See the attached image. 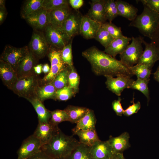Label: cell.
Returning a JSON list of instances; mask_svg holds the SVG:
<instances>
[{
  "mask_svg": "<svg viewBox=\"0 0 159 159\" xmlns=\"http://www.w3.org/2000/svg\"><path fill=\"white\" fill-rule=\"evenodd\" d=\"M150 79L142 80L138 79L133 80L130 88L137 90L142 93L147 99L148 102L150 100L148 84Z\"/></svg>",
  "mask_w": 159,
  "mask_h": 159,
  "instance_id": "e575fe53",
  "label": "cell"
},
{
  "mask_svg": "<svg viewBox=\"0 0 159 159\" xmlns=\"http://www.w3.org/2000/svg\"><path fill=\"white\" fill-rule=\"evenodd\" d=\"M48 57L51 64L49 72L40 80L41 83H46L52 82L55 77L66 67L61 57V50L55 49H49Z\"/></svg>",
  "mask_w": 159,
  "mask_h": 159,
  "instance_id": "8992f818",
  "label": "cell"
},
{
  "mask_svg": "<svg viewBox=\"0 0 159 159\" xmlns=\"http://www.w3.org/2000/svg\"><path fill=\"white\" fill-rule=\"evenodd\" d=\"M132 40L126 36L114 39L110 44L105 48L104 52L115 58L118 54L122 53L129 44Z\"/></svg>",
  "mask_w": 159,
  "mask_h": 159,
  "instance_id": "603a6c76",
  "label": "cell"
},
{
  "mask_svg": "<svg viewBox=\"0 0 159 159\" xmlns=\"http://www.w3.org/2000/svg\"><path fill=\"white\" fill-rule=\"evenodd\" d=\"M130 135L128 133L124 132L119 136L113 137L110 135L107 141L113 154L123 152L130 146L129 142Z\"/></svg>",
  "mask_w": 159,
  "mask_h": 159,
  "instance_id": "7402d4cb",
  "label": "cell"
},
{
  "mask_svg": "<svg viewBox=\"0 0 159 159\" xmlns=\"http://www.w3.org/2000/svg\"><path fill=\"white\" fill-rule=\"evenodd\" d=\"M72 43V39L61 50V57L63 62L69 67L73 66Z\"/></svg>",
  "mask_w": 159,
  "mask_h": 159,
  "instance_id": "60d3db41",
  "label": "cell"
},
{
  "mask_svg": "<svg viewBox=\"0 0 159 159\" xmlns=\"http://www.w3.org/2000/svg\"><path fill=\"white\" fill-rule=\"evenodd\" d=\"M48 13V11L42 7L29 14L25 19L34 28L42 29L49 24Z\"/></svg>",
  "mask_w": 159,
  "mask_h": 159,
  "instance_id": "e0dca14e",
  "label": "cell"
},
{
  "mask_svg": "<svg viewBox=\"0 0 159 159\" xmlns=\"http://www.w3.org/2000/svg\"><path fill=\"white\" fill-rule=\"evenodd\" d=\"M76 93L71 87L67 86L56 91L54 100L66 101L74 96Z\"/></svg>",
  "mask_w": 159,
  "mask_h": 159,
  "instance_id": "74e56055",
  "label": "cell"
},
{
  "mask_svg": "<svg viewBox=\"0 0 159 159\" xmlns=\"http://www.w3.org/2000/svg\"><path fill=\"white\" fill-rule=\"evenodd\" d=\"M95 39L105 48L107 47L114 39L102 26L97 31Z\"/></svg>",
  "mask_w": 159,
  "mask_h": 159,
  "instance_id": "836d02e7",
  "label": "cell"
},
{
  "mask_svg": "<svg viewBox=\"0 0 159 159\" xmlns=\"http://www.w3.org/2000/svg\"><path fill=\"white\" fill-rule=\"evenodd\" d=\"M96 119L93 111L90 109L86 115L76 123L72 129L73 133L79 130L95 129Z\"/></svg>",
  "mask_w": 159,
  "mask_h": 159,
  "instance_id": "d4e9b609",
  "label": "cell"
},
{
  "mask_svg": "<svg viewBox=\"0 0 159 159\" xmlns=\"http://www.w3.org/2000/svg\"><path fill=\"white\" fill-rule=\"evenodd\" d=\"M82 55L90 62L93 72L97 75L114 77L122 74L131 77L133 76L129 67L120 60L117 59L95 46L83 51Z\"/></svg>",
  "mask_w": 159,
  "mask_h": 159,
  "instance_id": "6da1fadb",
  "label": "cell"
},
{
  "mask_svg": "<svg viewBox=\"0 0 159 159\" xmlns=\"http://www.w3.org/2000/svg\"><path fill=\"white\" fill-rule=\"evenodd\" d=\"M131 39V44L120 54V60L129 67L138 63L143 52L142 45L143 37L139 36Z\"/></svg>",
  "mask_w": 159,
  "mask_h": 159,
  "instance_id": "5b68a950",
  "label": "cell"
},
{
  "mask_svg": "<svg viewBox=\"0 0 159 159\" xmlns=\"http://www.w3.org/2000/svg\"><path fill=\"white\" fill-rule=\"evenodd\" d=\"M143 6L142 13L131 21L129 26L137 28L142 35L151 40L159 24V13Z\"/></svg>",
  "mask_w": 159,
  "mask_h": 159,
  "instance_id": "3957f363",
  "label": "cell"
},
{
  "mask_svg": "<svg viewBox=\"0 0 159 159\" xmlns=\"http://www.w3.org/2000/svg\"><path fill=\"white\" fill-rule=\"evenodd\" d=\"M111 159H125L122 153H118L113 155Z\"/></svg>",
  "mask_w": 159,
  "mask_h": 159,
  "instance_id": "f5cc1de1",
  "label": "cell"
},
{
  "mask_svg": "<svg viewBox=\"0 0 159 159\" xmlns=\"http://www.w3.org/2000/svg\"><path fill=\"white\" fill-rule=\"evenodd\" d=\"M153 75L155 79L159 82V66L155 72L153 74Z\"/></svg>",
  "mask_w": 159,
  "mask_h": 159,
  "instance_id": "db71d44e",
  "label": "cell"
},
{
  "mask_svg": "<svg viewBox=\"0 0 159 159\" xmlns=\"http://www.w3.org/2000/svg\"><path fill=\"white\" fill-rule=\"evenodd\" d=\"M0 7H5L4 6V0H0Z\"/></svg>",
  "mask_w": 159,
  "mask_h": 159,
  "instance_id": "11a10c76",
  "label": "cell"
},
{
  "mask_svg": "<svg viewBox=\"0 0 159 159\" xmlns=\"http://www.w3.org/2000/svg\"><path fill=\"white\" fill-rule=\"evenodd\" d=\"M0 77L3 83L11 90L18 80L15 71L9 64L0 60Z\"/></svg>",
  "mask_w": 159,
  "mask_h": 159,
  "instance_id": "ac0fdd59",
  "label": "cell"
},
{
  "mask_svg": "<svg viewBox=\"0 0 159 159\" xmlns=\"http://www.w3.org/2000/svg\"><path fill=\"white\" fill-rule=\"evenodd\" d=\"M143 43L145 45V49L137 64L145 65L151 69L159 59V49L153 43H147L144 39Z\"/></svg>",
  "mask_w": 159,
  "mask_h": 159,
  "instance_id": "4fadbf2b",
  "label": "cell"
},
{
  "mask_svg": "<svg viewBox=\"0 0 159 159\" xmlns=\"http://www.w3.org/2000/svg\"><path fill=\"white\" fill-rule=\"evenodd\" d=\"M137 2H141L143 5H145L153 10L159 13V0H140Z\"/></svg>",
  "mask_w": 159,
  "mask_h": 159,
  "instance_id": "ee69618b",
  "label": "cell"
},
{
  "mask_svg": "<svg viewBox=\"0 0 159 159\" xmlns=\"http://www.w3.org/2000/svg\"><path fill=\"white\" fill-rule=\"evenodd\" d=\"M87 108L73 105H68L64 110L68 118V121L76 123L83 117L89 111Z\"/></svg>",
  "mask_w": 159,
  "mask_h": 159,
  "instance_id": "83f0119b",
  "label": "cell"
},
{
  "mask_svg": "<svg viewBox=\"0 0 159 159\" xmlns=\"http://www.w3.org/2000/svg\"><path fill=\"white\" fill-rule=\"evenodd\" d=\"M83 16L78 11H72L61 28L62 31L66 34L71 39L80 34V26Z\"/></svg>",
  "mask_w": 159,
  "mask_h": 159,
  "instance_id": "8fae6325",
  "label": "cell"
},
{
  "mask_svg": "<svg viewBox=\"0 0 159 159\" xmlns=\"http://www.w3.org/2000/svg\"><path fill=\"white\" fill-rule=\"evenodd\" d=\"M50 68L48 64L43 65L42 68V71L45 74H47L50 71Z\"/></svg>",
  "mask_w": 159,
  "mask_h": 159,
  "instance_id": "816d5d0a",
  "label": "cell"
},
{
  "mask_svg": "<svg viewBox=\"0 0 159 159\" xmlns=\"http://www.w3.org/2000/svg\"><path fill=\"white\" fill-rule=\"evenodd\" d=\"M117 9L118 16L132 21L137 16L138 9L128 2L121 0L115 1Z\"/></svg>",
  "mask_w": 159,
  "mask_h": 159,
  "instance_id": "cb8c5ba5",
  "label": "cell"
},
{
  "mask_svg": "<svg viewBox=\"0 0 159 159\" xmlns=\"http://www.w3.org/2000/svg\"><path fill=\"white\" fill-rule=\"evenodd\" d=\"M69 4V0H44L42 7L50 11L68 6Z\"/></svg>",
  "mask_w": 159,
  "mask_h": 159,
  "instance_id": "f35d334b",
  "label": "cell"
},
{
  "mask_svg": "<svg viewBox=\"0 0 159 159\" xmlns=\"http://www.w3.org/2000/svg\"><path fill=\"white\" fill-rule=\"evenodd\" d=\"M129 69L133 75H136L138 79H150L151 74V69L145 65L137 64L132 67H129Z\"/></svg>",
  "mask_w": 159,
  "mask_h": 159,
  "instance_id": "1f68e13d",
  "label": "cell"
},
{
  "mask_svg": "<svg viewBox=\"0 0 159 159\" xmlns=\"http://www.w3.org/2000/svg\"><path fill=\"white\" fill-rule=\"evenodd\" d=\"M50 112L51 117L49 122L53 125L58 126V125L61 122L68 121L67 115L64 110L57 109Z\"/></svg>",
  "mask_w": 159,
  "mask_h": 159,
  "instance_id": "8d00e7d4",
  "label": "cell"
},
{
  "mask_svg": "<svg viewBox=\"0 0 159 159\" xmlns=\"http://www.w3.org/2000/svg\"><path fill=\"white\" fill-rule=\"evenodd\" d=\"M43 65L42 64H37L34 67V71L36 74L38 75L39 74L42 72Z\"/></svg>",
  "mask_w": 159,
  "mask_h": 159,
  "instance_id": "681fc988",
  "label": "cell"
},
{
  "mask_svg": "<svg viewBox=\"0 0 159 159\" xmlns=\"http://www.w3.org/2000/svg\"><path fill=\"white\" fill-rule=\"evenodd\" d=\"M42 145L33 134L23 142L17 151V159H28L41 150Z\"/></svg>",
  "mask_w": 159,
  "mask_h": 159,
  "instance_id": "30bf717a",
  "label": "cell"
},
{
  "mask_svg": "<svg viewBox=\"0 0 159 159\" xmlns=\"http://www.w3.org/2000/svg\"><path fill=\"white\" fill-rule=\"evenodd\" d=\"M29 50V49L26 46L17 48L7 45L1 55L0 60L10 64L16 72L19 63Z\"/></svg>",
  "mask_w": 159,
  "mask_h": 159,
  "instance_id": "52a82bcc",
  "label": "cell"
},
{
  "mask_svg": "<svg viewBox=\"0 0 159 159\" xmlns=\"http://www.w3.org/2000/svg\"><path fill=\"white\" fill-rule=\"evenodd\" d=\"M87 15L91 19L101 24L106 22L107 19L105 8L104 0H92Z\"/></svg>",
  "mask_w": 159,
  "mask_h": 159,
  "instance_id": "d6986e66",
  "label": "cell"
},
{
  "mask_svg": "<svg viewBox=\"0 0 159 159\" xmlns=\"http://www.w3.org/2000/svg\"><path fill=\"white\" fill-rule=\"evenodd\" d=\"M32 104L38 116L39 122H49L51 117L50 111L47 109L42 102L36 97L28 100Z\"/></svg>",
  "mask_w": 159,
  "mask_h": 159,
  "instance_id": "4316f807",
  "label": "cell"
},
{
  "mask_svg": "<svg viewBox=\"0 0 159 159\" xmlns=\"http://www.w3.org/2000/svg\"><path fill=\"white\" fill-rule=\"evenodd\" d=\"M102 26L107 31L114 39L124 36L121 27L117 26L111 22H106L102 24Z\"/></svg>",
  "mask_w": 159,
  "mask_h": 159,
  "instance_id": "b9f144b4",
  "label": "cell"
},
{
  "mask_svg": "<svg viewBox=\"0 0 159 159\" xmlns=\"http://www.w3.org/2000/svg\"><path fill=\"white\" fill-rule=\"evenodd\" d=\"M44 0H26L23 6L21 14L23 18L26 19L30 14L42 6Z\"/></svg>",
  "mask_w": 159,
  "mask_h": 159,
  "instance_id": "4dcf8cb0",
  "label": "cell"
},
{
  "mask_svg": "<svg viewBox=\"0 0 159 159\" xmlns=\"http://www.w3.org/2000/svg\"><path fill=\"white\" fill-rule=\"evenodd\" d=\"M102 24L91 19L87 15L83 16L80 26V34L86 39H95Z\"/></svg>",
  "mask_w": 159,
  "mask_h": 159,
  "instance_id": "2e32d148",
  "label": "cell"
},
{
  "mask_svg": "<svg viewBox=\"0 0 159 159\" xmlns=\"http://www.w3.org/2000/svg\"><path fill=\"white\" fill-rule=\"evenodd\" d=\"M57 90L52 82L44 84L40 82L37 90L35 97L42 102L47 99L54 100Z\"/></svg>",
  "mask_w": 159,
  "mask_h": 159,
  "instance_id": "484cf974",
  "label": "cell"
},
{
  "mask_svg": "<svg viewBox=\"0 0 159 159\" xmlns=\"http://www.w3.org/2000/svg\"><path fill=\"white\" fill-rule=\"evenodd\" d=\"M5 9L4 7H0V24L4 20L5 16Z\"/></svg>",
  "mask_w": 159,
  "mask_h": 159,
  "instance_id": "f907efd6",
  "label": "cell"
},
{
  "mask_svg": "<svg viewBox=\"0 0 159 159\" xmlns=\"http://www.w3.org/2000/svg\"><path fill=\"white\" fill-rule=\"evenodd\" d=\"M92 159H111L113 155L107 141L100 140L91 147Z\"/></svg>",
  "mask_w": 159,
  "mask_h": 159,
  "instance_id": "44dd1931",
  "label": "cell"
},
{
  "mask_svg": "<svg viewBox=\"0 0 159 159\" xmlns=\"http://www.w3.org/2000/svg\"><path fill=\"white\" fill-rule=\"evenodd\" d=\"M65 159H92L91 147L80 143Z\"/></svg>",
  "mask_w": 159,
  "mask_h": 159,
  "instance_id": "f546056e",
  "label": "cell"
},
{
  "mask_svg": "<svg viewBox=\"0 0 159 159\" xmlns=\"http://www.w3.org/2000/svg\"><path fill=\"white\" fill-rule=\"evenodd\" d=\"M83 0H69V4L72 7L76 10L80 8L84 3Z\"/></svg>",
  "mask_w": 159,
  "mask_h": 159,
  "instance_id": "7dc6e473",
  "label": "cell"
},
{
  "mask_svg": "<svg viewBox=\"0 0 159 159\" xmlns=\"http://www.w3.org/2000/svg\"></svg>",
  "mask_w": 159,
  "mask_h": 159,
  "instance_id": "9f6ffc18",
  "label": "cell"
},
{
  "mask_svg": "<svg viewBox=\"0 0 159 159\" xmlns=\"http://www.w3.org/2000/svg\"><path fill=\"white\" fill-rule=\"evenodd\" d=\"M80 143L72 136L65 135L59 129L41 150L54 159H65Z\"/></svg>",
  "mask_w": 159,
  "mask_h": 159,
  "instance_id": "7a4b0ae2",
  "label": "cell"
},
{
  "mask_svg": "<svg viewBox=\"0 0 159 159\" xmlns=\"http://www.w3.org/2000/svg\"><path fill=\"white\" fill-rule=\"evenodd\" d=\"M106 78L105 84L107 88L110 91L120 96L121 93L125 88H130L134 80L131 77L125 75H119L116 78L110 75L105 76Z\"/></svg>",
  "mask_w": 159,
  "mask_h": 159,
  "instance_id": "9c48e42d",
  "label": "cell"
},
{
  "mask_svg": "<svg viewBox=\"0 0 159 159\" xmlns=\"http://www.w3.org/2000/svg\"><path fill=\"white\" fill-rule=\"evenodd\" d=\"M73 134L78 136L80 143L90 147L100 140L95 129L79 130Z\"/></svg>",
  "mask_w": 159,
  "mask_h": 159,
  "instance_id": "f1b7e54d",
  "label": "cell"
},
{
  "mask_svg": "<svg viewBox=\"0 0 159 159\" xmlns=\"http://www.w3.org/2000/svg\"><path fill=\"white\" fill-rule=\"evenodd\" d=\"M104 3L107 20L111 22L118 16L115 1L114 0H104Z\"/></svg>",
  "mask_w": 159,
  "mask_h": 159,
  "instance_id": "d590c367",
  "label": "cell"
},
{
  "mask_svg": "<svg viewBox=\"0 0 159 159\" xmlns=\"http://www.w3.org/2000/svg\"><path fill=\"white\" fill-rule=\"evenodd\" d=\"M151 42L153 43L159 49V24L151 39Z\"/></svg>",
  "mask_w": 159,
  "mask_h": 159,
  "instance_id": "c3c4849f",
  "label": "cell"
},
{
  "mask_svg": "<svg viewBox=\"0 0 159 159\" xmlns=\"http://www.w3.org/2000/svg\"><path fill=\"white\" fill-rule=\"evenodd\" d=\"M71 11L69 6L59 9L48 11L49 24L60 29Z\"/></svg>",
  "mask_w": 159,
  "mask_h": 159,
  "instance_id": "ffe728a7",
  "label": "cell"
},
{
  "mask_svg": "<svg viewBox=\"0 0 159 159\" xmlns=\"http://www.w3.org/2000/svg\"><path fill=\"white\" fill-rule=\"evenodd\" d=\"M45 37L41 33L34 32L29 44V50L38 59L44 58L49 47Z\"/></svg>",
  "mask_w": 159,
  "mask_h": 159,
  "instance_id": "7c38bea8",
  "label": "cell"
},
{
  "mask_svg": "<svg viewBox=\"0 0 159 159\" xmlns=\"http://www.w3.org/2000/svg\"><path fill=\"white\" fill-rule=\"evenodd\" d=\"M28 159H54L41 150Z\"/></svg>",
  "mask_w": 159,
  "mask_h": 159,
  "instance_id": "bcb514c9",
  "label": "cell"
},
{
  "mask_svg": "<svg viewBox=\"0 0 159 159\" xmlns=\"http://www.w3.org/2000/svg\"><path fill=\"white\" fill-rule=\"evenodd\" d=\"M80 81V77L74 66L69 67L68 86L74 90L76 93L79 90Z\"/></svg>",
  "mask_w": 159,
  "mask_h": 159,
  "instance_id": "ab89813d",
  "label": "cell"
},
{
  "mask_svg": "<svg viewBox=\"0 0 159 159\" xmlns=\"http://www.w3.org/2000/svg\"><path fill=\"white\" fill-rule=\"evenodd\" d=\"M45 31L48 43L58 49L62 50L72 39L66 34L50 24L45 28Z\"/></svg>",
  "mask_w": 159,
  "mask_h": 159,
  "instance_id": "ba28073f",
  "label": "cell"
},
{
  "mask_svg": "<svg viewBox=\"0 0 159 159\" xmlns=\"http://www.w3.org/2000/svg\"><path fill=\"white\" fill-rule=\"evenodd\" d=\"M133 98L132 102V104L129 106L126 109L124 110L123 115L127 117L130 116L134 114L137 113L141 108V104L140 102L136 103L134 102Z\"/></svg>",
  "mask_w": 159,
  "mask_h": 159,
  "instance_id": "7bdbcfd3",
  "label": "cell"
},
{
  "mask_svg": "<svg viewBox=\"0 0 159 159\" xmlns=\"http://www.w3.org/2000/svg\"><path fill=\"white\" fill-rule=\"evenodd\" d=\"M37 59L29 50L19 63L16 72L18 78L35 74L34 68L37 65Z\"/></svg>",
  "mask_w": 159,
  "mask_h": 159,
  "instance_id": "5bb4252c",
  "label": "cell"
},
{
  "mask_svg": "<svg viewBox=\"0 0 159 159\" xmlns=\"http://www.w3.org/2000/svg\"><path fill=\"white\" fill-rule=\"evenodd\" d=\"M59 129L58 126H54L49 122H39L33 135L39 140L42 146L50 141Z\"/></svg>",
  "mask_w": 159,
  "mask_h": 159,
  "instance_id": "9a60e30c",
  "label": "cell"
},
{
  "mask_svg": "<svg viewBox=\"0 0 159 159\" xmlns=\"http://www.w3.org/2000/svg\"><path fill=\"white\" fill-rule=\"evenodd\" d=\"M69 66L67 65L52 82L57 90L68 86V75Z\"/></svg>",
  "mask_w": 159,
  "mask_h": 159,
  "instance_id": "d6a6232c",
  "label": "cell"
},
{
  "mask_svg": "<svg viewBox=\"0 0 159 159\" xmlns=\"http://www.w3.org/2000/svg\"><path fill=\"white\" fill-rule=\"evenodd\" d=\"M121 99L119 97L117 100H115L112 103V108L117 115L122 116L124 110L123 109L121 102Z\"/></svg>",
  "mask_w": 159,
  "mask_h": 159,
  "instance_id": "f6af8a7d",
  "label": "cell"
},
{
  "mask_svg": "<svg viewBox=\"0 0 159 159\" xmlns=\"http://www.w3.org/2000/svg\"><path fill=\"white\" fill-rule=\"evenodd\" d=\"M40 80L35 73L18 78L11 90L19 96L28 100L35 97Z\"/></svg>",
  "mask_w": 159,
  "mask_h": 159,
  "instance_id": "277c9868",
  "label": "cell"
}]
</instances>
